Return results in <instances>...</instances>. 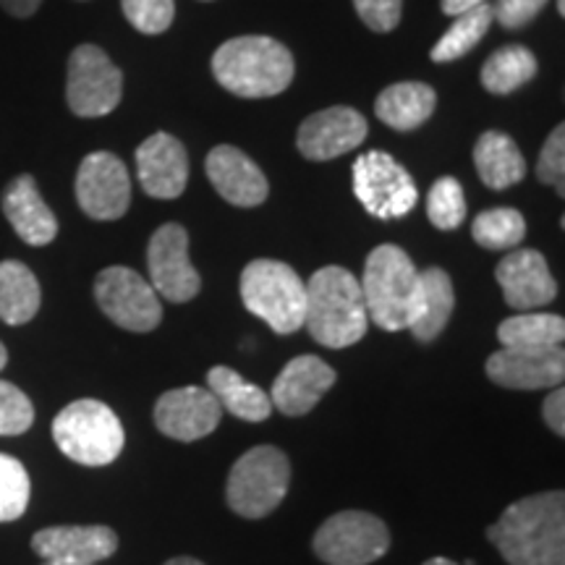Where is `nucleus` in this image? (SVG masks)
Masks as SVG:
<instances>
[{
    "label": "nucleus",
    "mask_w": 565,
    "mask_h": 565,
    "mask_svg": "<svg viewBox=\"0 0 565 565\" xmlns=\"http://www.w3.org/2000/svg\"><path fill=\"white\" fill-rule=\"evenodd\" d=\"M542 416H545L547 427L553 429L555 435H565V393L563 387H553V393L545 398V406H542Z\"/></svg>",
    "instance_id": "39"
},
{
    "label": "nucleus",
    "mask_w": 565,
    "mask_h": 565,
    "mask_svg": "<svg viewBox=\"0 0 565 565\" xmlns=\"http://www.w3.org/2000/svg\"><path fill=\"white\" fill-rule=\"evenodd\" d=\"M34 424V406L17 385L0 380V437L24 435Z\"/></svg>",
    "instance_id": "35"
},
{
    "label": "nucleus",
    "mask_w": 565,
    "mask_h": 565,
    "mask_svg": "<svg viewBox=\"0 0 565 565\" xmlns=\"http://www.w3.org/2000/svg\"><path fill=\"white\" fill-rule=\"evenodd\" d=\"M45 565H92V563H45Z\"/></svg>",
    "instance_id": "46"
},
{
    "label": "nucleus",
    "mask_w": 565,
    "mask_h": 565,
    "mask_svg": "<svg viewBox=\"0 0 565 565\" xmlns=\"http://www.w3.org/2000/svg\"><path fill=\"white\" fill-rule=\"evenodd\" d=\"M6 364H9V351H6V345L0 343V372L6 370Z\"/></svg>",
    "instance_id": "43"
},
{
    "label": "nucleus",
    "mask_w": 565,
    "mask_h": 565,
    "mask_svg": "<svg viewBox=\"0 0 565 565\" xmlns=\"http://www.w3.org/2000/svg\"><path fill=\"white\" fill-rule=\"evenodd\" d=\"M95 299L103 315L129 333H152L162 322L160 296L131 267H105L95 280Z\"/></svg>",
    "instance_id": "11"
},
{
    "label": "nucleus",
    "mask_w": 565,
    "mask_h": 565,
    "mask_svg": "<svg viewBox=\"0 0 565 565\" xmlns=\"http://www.w3.org/2000/svg\"><path fill=\"white\" fill-rule=\"evenodd\" d=\"M536 58L526 45L498 47L482 66V87L490 95H511L536 76Z\"/></svg>",
    "instance_id": "28"
},
{
    "label": "nucleus",
    "mask_w": 565,
    "mask_h": 565,
    "mask_svg": "<svg viewBox=\"0 0 565 565\" xmlns=\"http://www.w3.org/2000/svg\"><path fill=\"white\" fill-rule=\"evenodd\" d=\"M498 341L503 349H555L565 341V320L550 312L508 317L500 322Z\"/></svg>",
    "instance_id": "29"
},
{
    "label": "nucleus",
    "mask_w": 565,
    "mask_h": 565,
    "mask_svg": "<svg viewBox=\"0 0 565 565\" xmlns=\"http://www.w3.org/2000/svg\"><path fill=\"white\" fill-rule=\"evenodd\" d=\"M3 215L17 236L30 246H47L58 236V221L42 200L38 181L30 173L17 175L3 192Z\"/></svg>",
    "instance_id": "22"
},
{
    "label": "nucleus",
    "mask_w": 565,
    "mask_h": 565,
    "mask_svg": "<svg viewBox=\"0 0 565 565\" xmlns=\"http://www.w3.org/2000/svg\"><path fill=\"white\" fill-rule=\"evenodd\" d=\"M422 273V309L416 317L412 330L416 341L433 343L443 335L445 324L450 322L456 307V294H454V280L443 267H427Z\"/></svg>",
    "instance_id": "26"
},
{
    "label": "nucleus",
    "mask_w": 565,
    "mask_h": 565,
    "mask_svg": "<svg viewBox=\"0 0 565 565\" xmlns=\"http://www.w3.org/2000/svg\"><path fill=\"white\" fill-rule=\"evenodd\" d=\"M494 278L503 288L508 307L519 309V312L547 307L557 296L547 259L536 249H511V254L500 259Z\"/></svg>",
    "instance_id": "18"
},
{
    "label": "nucleus",
    "mask_w": 565,
    "mask_h": 565,
    "mask_svg": "<svg viewBox=\"0 0 565 565\" xmlns=\"http://www.w3.org/2000/svg\"><path fill=\"white\" fill-rule=\"evenodd\" d=\"M362 282L345 267H320L307 282V312L303 324L309 335L324 349H349L366 335Z\"/></svg>",
    "instance_id": "3"
},
{
    "label": "nucleus",
    "mask_w": 565,
    "mask_h": 565,
    "mask_svg": "<svg viewBox=\"0 0 565 565\" xmlns=\"http://www.w3.org/2000/svg\"><path fill=\"white\" fill-rule=\"evenodd\" d=\"M563 175H565V126H555V131L550 134L545 147H542L540 160H536V179L547 186H555L557 194H565L563 189Z\"/></svg>",
    "instance_id": "36"
},
{
    "label": "nucleus",
    "mask_w": 565,
    "mask_h": 565,
    "mask_svg": "<svg viewBox=\"0 0 565 565\" xmlns=\"http://www.w3.org/2000/svg\"><path fill=\"white\" fill-rule=\"evenodd\" d=\"M557 13H561V17L565 13V0H557Z\"/></svg>",
    "instance_id": "45"
},
{
    "label": "nucleus",
    "mask_w": 565,
    "mask_h": 565,
    "mask_svg": "<svg viewBox=\"0 0 565 565\" xmlns=\"http://www.w3.org/2000/svg\"><path fill=\"white\" fill-rule=\"evenodd\" d=\"M437 95L424 82H398L380 92L374 116L395 131H414L433 118Z\"/></svg>",
    "instance_id": "23"
},
{
    "label": "nucleus",
    "mask_w": 565,
    "mask_h": 565,
    "mask_svg": "<svg viewBox=\"0 0 565 565\" xmlns=\"http://www.w3.org/2000/svg\"><path fill=\"white\" fill-rule=\"evenodd\" d=\"M166 565H204V563L194 561V557H173V561H168Z\"/></svg>",
    "instance_id": "42"
},
{
    "label": "nucleus",
    "mask_w": 565,
    "mask_h": 565,
    "mask_svg": "<svg viewBox=\"0 0 565 565\" xmlns=\"http://www.w3.org/2000/svg\"><path fill=\"white\" fill-rule=\"evenodd\" d=\"M291 482V463L273 445H257L233 463L225 498L244 519H265L282 503Z\"/></svg>",
    "instance_id": "7"
},
{
    "label": "nucleus",
    "mask_w": 565,
    "mask_h": 565,
    "mask_svg": "<svg viewBox=\"0 0 565 565\" xmlns=\"http://www.w3.org/2000/svg\"><path fill=\"white\" fill-rule=\"evenodd\" d=\"M137 175L145 194L154 200H179L189 183L186 147L171 134L158 131L137 147Z\"/></svg>",
    "instance_id": "17"
},
{
    "label": "nucleus",
    "mask_w": 565,
    "mask_h": 565,
    "mask_svg": "<svg viewBox=\"0 0 565 565\" xmlns=\"http://www.w3.org/2000/svg\"><path fill=\"white\" fill-rule=\"evenodd\" d=\"M30 475L19 458L0 454V524H9L24 515L30 505Z\"/></svg>",
    "instance_id": "32"
},
{
    "label": "nucleus",
    "mask_w": 565,
    "mask_h": 565,
    "mask_svg": "<svg viewBox=\"0 0 565 565\" xmlns=\"http://www.w3.org/2000/svg\"><path fill=\"white\" fill-rule=\"evenodd\" d=\"M124 97V74L97 45H79L68 58L66 103L74 116L103 118Z\"/></svg>",
    "instance_id": "9"
},
{
    "label": "nucleus",
    "mask_w": 565,
    "mask_h": 565,
    "mask_svg": "<svg viewBox=\"0 0 565 565\" xmlns=\"http://www.w3.org/2000/svg\"><path fill=\"white\" fill-rule=\"evenodd\" d=\"M487 377L508 391L561 387L565 380L563 345L555 349H500L487 359Z\"/></svg>",
    "instance_id": "15"
},
{
    "label": "nucleus",
    "mask_w": 565,
    "mask_h": 565,
    "mask_svg": "<svg viewBox=\"0 0 565 565\" xmlns=\"http://www.w3.org/2000/svg\"><path fill=\"white\" fill-rule=\"evenodd\" d=\"M42 291L34 273L19 259L0 263V320L26 324L40 312Z\"/></svg>",
    "instance_id": "27"
},
{
    "label": "nucleus",
    "mask_w": 565,
    "mask_h": 565,
    "mask_svg": "<svg viewBox=\"0 0 565 565\" xmlns=\"http://www.w3.org/2000/svg\"><path fill=\"white\" fill-rule=\"evenodd\" d=\"M547 0H498L492 6V17L505 30H521L540 17Z\"/></svg>",
    "instance_id": "38"
},
{
    "label": "nucleus",
    "mask_w": 565,
    "mask_h": 565,
    "mask_svg": "<svg viewBox=\"0 0 565 565\" xmlns=\"http://www.w3.org/2000/svg\"><path fill=\"white\" fill-rule=\"evenodd\" d=\"M487 3V0H443V13H448V17H461V13L477 9V6Z\"/></svg>",
    "instance_id": "41"
},
{
    "label": "nucleus",
    "mask_w": 565,
    "mask_h": 565,
    "mask_svg": "<svg viewBox=\"0 0 565 565\" xmlns=\"http://www.w3.org/2000/svg\"><path fill=\"white\" fill-rule=\"evenodd\" d=\"M207 391L215 395L217 404L228 408L233 416L244 422H265L270 419L273 404L270 395L263 387L252 385L242 374L231 366H212L207 372Z\"/></svg>",
    "instance_id": "25"
},
{
    "label": "nucleus",
    "mask_w": 565,
    "mask_h": 565,
    "mask_svg": "<svg viewBox=\"0 0 565 565\" xmlns=\"http://www.w3.org/2000/svg\"><path fill=\"white\" fill-rule=\"evenodd\" d=\"M154 424L166 437L194 443L212 435L221 424V404L204 387H175L162 393L154 406Z\"/></svg>",
    "instance_id": "16"
},
{
    "label": "nucleus",
    "mask_w": 565,
    "mask_h": 565,
    "mask_svg": "<svg viewBox=\"0 0 565 565\" xmlns=\"http://www.w3.org/2000/svg\"><path fill=\"white\" fill-rule=\"evenodd\" d=\"M53 440L61 454L82 466H108L124 450V427L108 404L82 398L53 419Z\"/></svg>",
    "instance_id": "6"
},
{
    "label": "nucleus",
    "mask_w": 565,
    "mask_h": 565,
    "mask_svg": "<svg viewBox=\"0 0 565 565\" xmlns=\"http://www.w3.org/2000/svg\"><path fill=\"white\" fill-rule=\"evenodd\" d=\"M475 166L484 186L503 192L524 181L526 160L519 145L503 131H484L475 145Z\"/></svg>",
    "instance_id": "24"
},
{
    "label": "nucleus",
    "mask_w": 565,
    "mask_h": 565,
    "mask_svg": "<svg viewBox=\"0 0 565 565\" xmlns=\"http://www.w3.org/2000/svg\"><path fill=\"white\" fill-rule=\"evenodd\" d=\"M364 307L370 320L387 333L408 330L422 309V273L395 244L377 246L364 263Z\"/></svg>",
    "instance_id": "4"
},
{
    "label": "nucleus",
    "mask_w": 565,
    "mask_h": 565,
    "mask_svg": "<svg viewBox=\"0 0 565 565\" xmlns=\"http://www.w3.org/2000/svg\"><path fill=\"white\" fill-rule=\"evenodd\" d=\"M424 565H458V563L448 561V557H433V561H427Z\"/></svg>",
    "instance_id": "44"
},
{
    "label": "nucleus",
    "mask_w": 565,
    "mask_h": 565,
    "mask_svg": "<svg viewBox=\"0 0 565 565\" xmlns=\"http://www.w3.org/2000/svg\"><path fill=\"white\" fill-rule=\"evenodd\" d=\"M244 307L270 324L278 335H291L303 328L307 286L291 265L278 259H254L238 280Z\"/></svg>",
    "instance_id": "5"
},
{
    "label": "nucleus",
    "mask_w": 565,
    "mask_h": 565,
    "mask_svg": "<svg viewBox=\"0 0 565 565\" xmlns=\"http://www.w3.org/2000/svg\"><path fill=\"white\" fill-rule=\"evenodd\" d=\"M387 550L391 532L377 515L364 511L335 513L315 534V553L328 565H370Z\"/></svg>",
    "instance_id": "10"
},
{
    "label": "nucleus",
    "mask_w": 565,
    "mask_h": 565,
    "mask_svg": "<svg viewBox=\"0 0 565 565\" xmlns=\"http://www.w3.org/2000/svg\"><path fill=\"white\" fill-rule=\"evenodd\" d=\"M124 17L141 34H162L175 19L173 0H121Z\"/></svg>",
    "instance_id": "34"
},
{
    "label": "nucleus",
    "mask_w": 565,
    "mask_h": 565,
    "mask_svg": "<svg viewBox=\"0 0 565 565\" xmlns=\"http://www.w3.org/2000/svg\"><path fill=\"white\" fill-rule=\"evenodd\" d=\"M427 217L437 231H456L466 221L463 186L454 175H443L427 194Z\"/></svg>",
    "instance_id": "33"
},
{
    "label": "nucleus",
    "mask_w": 565,
    "mask_h": 565,
    "mask_svg": "<svg viewBox=\"0 0 565 565\" xmlns=\"http://www.w3.org/2000/svg\"><path fill=\"white\" fill-rule=\"evenodd\" d=\"M353 194L380 221H398L416 207L419 192L404 166L393 154L372 150L353 162Z\"/></svg>",
    "instance_id": "8"
},
{
    "label": "nucleus",
    "mask_w": 565,
    "mask_h": 565,
    "mask_svg": "<svg viewBox=\"0 0 565 565\" xmlns=\"http://www.w3.org/2000/svg\"><path fill=\"white\" fill-rule=\"evenodd\" d=\"M338 374L320 356L303 353L282 366V372L275 377L270 404L286 416H303L320 404L324 393L335 385Z\"/></svg>",
    "instance_id": "20"
},
{
    "label": "nucleus",
    "mask_w": 565,
    "mask_h": 565,
    "mask_svg": "<svg viewBox=\"0 0 565 565\" xmlns=\"http://www.w3.org/2000/svg\"><path fill=\"white\" fill-rule=\"evenodd\" d=\"M366 134H370V124L362 113L349 105H333L309 116L299 126L296 147L307 160L328 162L364 145Z\"/></svg>",
    "instance_id": "14"
},
{
    "label": "nucleus",
    "mask_w": 565,
    "mask_h": 565,
    "mask_svg": "<svg viewBox=\"0 0 565 565\" xmlns=\"http://www.w3.org/2000/svg\"><path fill=\"white\" fill-rule=\"evenodd\" d=\"M147 267H150V286L162 299L186 303L200 294L202 278L189 259V233L183 225L166 223L152 233Z\"/></svg>",
    "instance_id": "13"
},
{
    "label": "nucleus",
    "mask_w": 565,
    "mask_h": 565,
    "mask_svg": "<svg viewBox=\"0 0 565 565\" xmlns=\"http://www.w3.org/2000/svg\"><path fill=\"white\" fill-rule=\"evenodd\" d=\"M76 202L92 221H118L131 207V175L113 152H92L76 173Z\"/></svg>",
    "instance_id": "12"
},
{
    "label": "nucleus",
    "mask_w": 565,
    "mask_h": 565,
    "mask_svg": "<svg viewBox=\"0 0 565 565\" xmlns=\"http://www.w3.org/2000/svg\"><path fill=\"white\" fill-rule=\"evenodd\" d=\"M204 171L217 194L233 207H259L270 194L263 168L231 145H217L204 160Z\"/></svg>",
    "instance_id": "19"
},
{
    "label": "nucleus",
    "mask_w": 565,
    "mask_h": 565,
    "mask_svg": "<svg viewBox=\"0 0 565 565\" xmlns=\"http://www.w3.org/2000/svg\"><path fill=\"white\" fill-rule=\"evenodd\" d=\"M471 236L482 249L503 252L515 249L526 238V221L513 207H492L479 212L471 223Z\"/></svg>",
    "instance_id": "31"
},
{
    "label": "nucleus",
    "mask_w": 565,
    "mask_h": 565,
    "mask_svg": "<svg viewBox=\"0 0 565 565\" xmlns=\"http://www.w3.org/2000/svg\"><path fill=\"white\" fill-rule=\"evenodd\" d=\"M492 19H494L492 6L487 3L461 13V17H456L454 26L437 40V45L433 47V53H429V58L435 63H450V61L463 58L466 53L475 51L479 42L484 40L487 30L492 26Z\"/></svg>",
    "instance_id": "30"
},
{
    "label": "nucleus",
    "mask_w": 565,
    "mask_h": 565,
    "mask_svg": "<svg viewBox=\"0 0 565 565\" xmlns=\"http://www.w3.org/2000/svg\"><path fill=\"white\" fill-rule=\"evenodd\" d=\"M487 536L508 565H565V494L557 490L515 500Z\"/></svg>",
    "instance_id": "1"
},
{
    "label": "nucleus",
    "mask_w": 565,
    "mask_h": 565,
    "mask_svg": "<svg viewBox=\"0 0 565 565\" xmlns=\"http://www.w3.org/2000/svg\"><path fill=\"white\" fill-rule=\"evenodd\" d=\"M0 6H3V11L11 13V17L30 19V17H34V13H38L42 0H0Z\"/></svg>",
    "instance_id": "40"
},
{
    "label": "nucleus",
    "mask_w": 565,
    "mask_h": 565,
    "mask_svg": "<svg viewBox=\"0 0 565 565\" xmlns=\"http://www.w3.org/2000/svg\"><path fill=\"white\" fill-rule=\"evenodd\" d=\"M212 74L236 97L263 100L291 87L296 63L282 42L265 34H246L217 47L212 55Z\"/></svg>",
    "instance_id": "2"
},
{
    "label": "nucleus",
    "mask_w": 565,
    "mask_h": 565,
    "mask_svg": "<svg viewBox=\"0 0 565 565\" xmlns=\"http://www.w3.org/2000/svg\"><path fill=\"white\" fill-rule=\"evenodd\" d=\"M32 550L45 563L97 565L118 550V534L110 526H51L32 536Z\"/></svg>",
    "instance_id": "21"
},
{
    "label": "nucleus",
    "mask_w": 565,
    "mask_h": 565,
    "mask_svg": "<svg viewBox=\"0 0 565 565\" xmlns=\"http://www.w3.org/2000/svg\"><path fill=\"white\" fill-rule=\"evenodd\" d=\"M353 9L372 32H393L401 24L404 0H353Z\"/></svg>",
    "instance_id": "37"
}]
</instances>
